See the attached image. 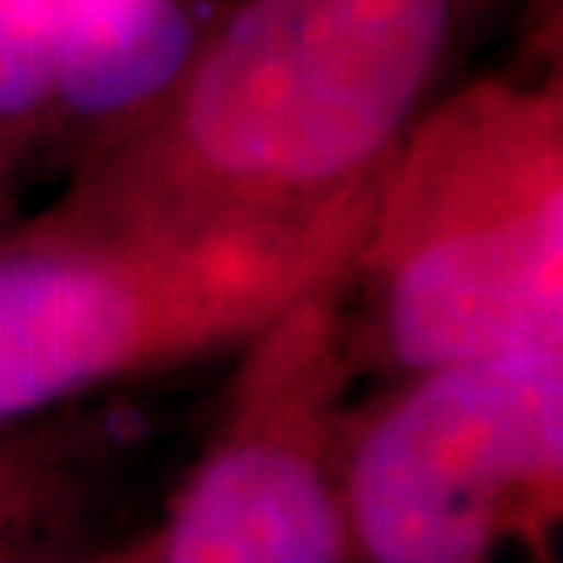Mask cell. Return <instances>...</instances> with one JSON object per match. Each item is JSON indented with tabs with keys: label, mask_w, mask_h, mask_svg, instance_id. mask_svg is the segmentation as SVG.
<instances>
[{
	"label": "cell",
	"mask_w": 563,
	"mask_h": 563,
	"mask_svg": "<svg viewBox=\"0 0 563 563\" xmlns=\"http://www.w3.org/2000/svg\"><path fill=\"white\" fill-rule=\"evenodd\" d=\"M563 472V344L538 341L428 369L366 432L347 527L380 563L487 560L545 523Z\"/></svg>",
	"instance_id": "cell-4"
},
{
	"label": "cell",
	"mask_w": 563,
	"mask_h": 563,
	"mask_svg": "<svg viewBox=\"0 0 563 563\" xmlns=\"http://www.w3.org/2000/svg\"><path fill=\"white\" fill-rule=\"evenodd\" d=\"M195 30L176 0H66L55 88L74 110L140 107L187 70Z\"/></svg>",
	"instance_id": "cell-6"
},
{
	"label": "cell",
	"mask_w": 563,
	"mask_h": 563,
	"mask_svg": "<svg viewBox=\"0 0 563 563\" xmlns=\"http://www.w3.org/2000/svg\"><path fill=\"white\" fill-rule=\"evenodd\" d=\"M358 256L407 369L563 341L556 99L501 85L454 99L388 157Z\"/></svg>",
	"instance_id": "cell-3"
},
{
	"label": "cell",
	"mask_w": 563,
	"mask_h": 563,
	"mask_svg": "<svg viewBox=\"0 0 563 563\" xmlns=\"http://www.w3.org/2000/svg\"><path fill=\"white\" fill-rule=\"evenodd\" d=\"M380 176L308 217L176 223L92 206L74 228L0 250V428L261 336L358 264Z\"/></svg>",
	"instance_id": "cell-2"
},
{
	"label": "cell",
	"mask_w": 563,
	"mask_h": 563,
	"mask_svg": "<svg viewBox=\"0 0 563 563\" xmlns=\"http://www.w3.org/2000/svg\"><path fill=\"white\" fill-rule=\"evenodd\" d=\"M454 0H250L99 209L176 223L308 217L385 173Z\"/></svg>",
	"instance_id": "cell-1"
},
{
	"label": "cell",
	"mask_w": 563,
	"mask_h": 563,
	"mask_svg": "<svg viewBox=\"0 0 563 563\" xmlns=\"http://www.w3.org/2000/svg\"><path fill=\"white\" fill-rule=\"evenodd\" d=\"M37 483L19 468L0 465V556L4 549H26V534L37 527Z\"/></svg>",
	"instance_id": "cell-8"
},
{
	"label": "cell",
	"mask_w": 563,
	"mask_h": 563,
	"mask_svg": "<svg viewBox=\"0 0 563 563\" xmlns=\"http://www.w3.org/2000/svg\"><path fill=\"white\" fill-rule=\"evenodd\" d=\"M66 0H0V118H22L55 88Z\"/></svg>",
	"instance_id": "cell-7"
},
{
	"label": "cell",
	"mask_w": 563,
	"mask_h": 563,
	"mask_svg": "<svg viewBox=\"0 0 563 563\" xmlns=\"http://www.w3.org/2000/svg\"><path fill=\"white\" fill-rule=\"evenodd\" d=\"M344 278L322 282L256 336L245 396L176 501L162 560L330 563L347 553V509L319 446L336 385L333 300Z\"/></svg>",
	"instance_id": "cell-5"
}]
</instances>
